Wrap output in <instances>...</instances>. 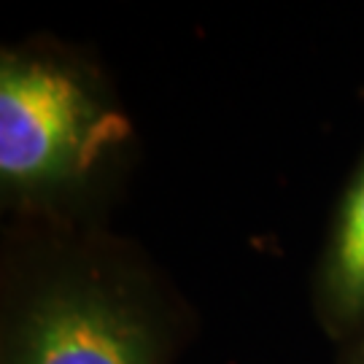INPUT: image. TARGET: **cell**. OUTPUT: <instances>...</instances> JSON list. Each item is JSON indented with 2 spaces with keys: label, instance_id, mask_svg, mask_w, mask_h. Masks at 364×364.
<instances>
[{
  "label": "cell",
  "instance_id": "6da1fadb",
  "mask_svg": "<svg viewBox=\"0 0 364 364\" xmlns=\"http://www.w3.org/2000/svg\"><path fill=\"white\" fill-rule=\"evenodd\" d=\"M130 132L117 105L73 63L6 49L0 57V189L38 203L92 176Z\"/></svg>",
  "mask_w": 364,
  "mask_h": 364
},
{
  "label": "cell",
  "instance_id": "7a4b0ae2",
  "mask_svg": "<svg viewBox=\"0 0 364 364\" xmlns=\"http://www.w3.org/2000/svg\"><path fill=\"white\" fill-rule=\"evenodd\" d=\"M9 364H159L151 318L117 289L65 281L22 313Z\"/></svg>",
  "mask_w": 364,
  "mask_h": 364
},
{
  "label": "cell",
  "instance_id": "3957f363",
  "mask_svg": "<svg viewBox=\"0 0 364 364\" xmlns=\"http://www.w3.org/2000/svg\"><path fill=\"white\" fill-rule=\"evenodd\" d=\"M316 308L332 335L364 329V151L329 230L316 281Z\"/></svg>",
  "mask_w": 364,
  "mask_h": 364
},
{
  "label": "cell",
  "instance_id": "277c9868",
  "mask_svg": "<svg viewBox=\"0 0 364 364\" xmlns=\"http://www.w3.org/2000/svg\"><path fill=\"white\" fill-rule=\"evenodd\" d=\"M346 364H364V329L359 332V338L353 340L348 353H346Z\"/></svg>",
  "mask_w": 364,
  "mask_h": 364
}]
</instances>
